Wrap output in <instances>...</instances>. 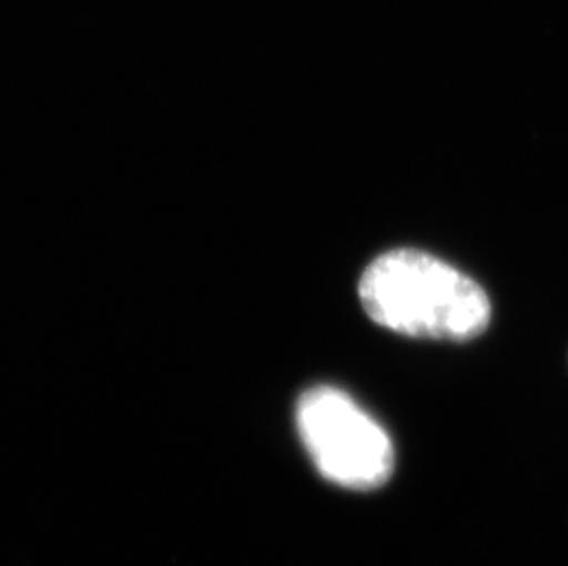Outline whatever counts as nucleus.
<instances>
[{"label":"nucleus","instance_id":"obj_1","mask_svg":"<svg viewBox=\"0 0 568 566\" xmlns=\"http://www.w3.org/2000/svg\"><path fill=\"white\" fill-rule=\"evenodd\" d=\"M366 313L407 337L469 341L488 327L491 304L475 280L427 252L390 251L359 282Z\"/></svg>","mask_w":568,"mask_h":566},{"label":"nucleus","instance_id":"obj_2","mask_svg":"<svg viewBox=\"0 0 568 566\" xmlns=\"http://www.w3.org/2000/svg\"><path fill=\"white\" fill-rule=\"evenodd\" d=\"M296 428L326 481L357 492L385 486L396 464L390 436L348 394L315 386L296 405Z\"/></svg>","mask_w":568,"mask_h":566}]
</instances>
